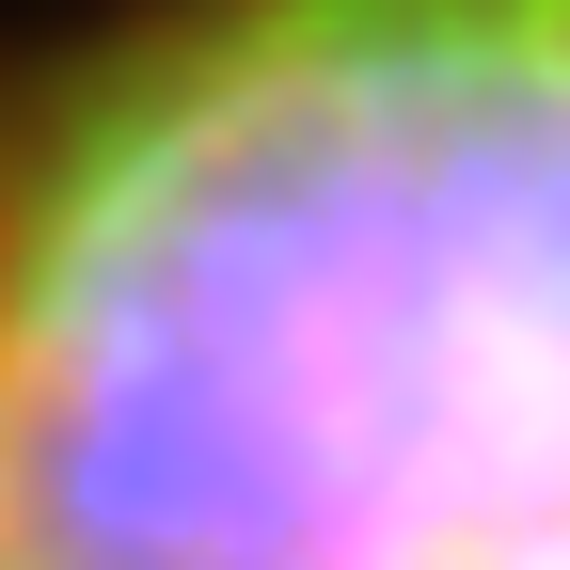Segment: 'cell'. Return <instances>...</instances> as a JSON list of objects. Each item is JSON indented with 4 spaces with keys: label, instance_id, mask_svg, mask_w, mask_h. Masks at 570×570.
<instances>
[{
    "label": "cell",
    "instance_id": "1",
    "mask_svg": "<svg viewBox=\"0 0 570 570\" xmlns=\"http://www.w3.org/2000/svg\"><path fill=\"white\" fill-rule=\"evenodd\" d=\"M0 570H570V0H190L0 206Z\"/></svg>",
    "mask_w": 570,
    "mask_h": 570
}]
</instances>
